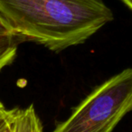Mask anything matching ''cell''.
Masks as SVG:
<instances>
[{"label": "cell", "instance_id": "cell-1", "mask_svg": "<svg viewBox=\"0 0 132 132\" xmlns=\"http://www.w3.org/2000/svg\"><path fill=\"white\" fill-rule=\"evenodd\" d=\"M0 15L22 43L53 52L83 44L114 19L103 0H0Z\"/></svg>", "mask_w": 132, "mask_h": 132}, {"label": "cell", "instance_id": "cell-2", "mask_svg": "<svg viewBox=\"0 0 132 132\" xmlns=\"http://www.w3.org/2000/svg\"><path fill=\"white\" fill-rule=\"evenodd\" d=\"M132 111V67L97 86L53 132H113Z\"/></svg>", "mask_w": 132, "mask_h": 132}, {"label": "cell", "instance_id": "cell-3", "mask_svg": "<svg viewBox=\"0 0 132 132\" xmlns=\"http://www.w3.org/2000/svg\"><path fill=\"white\" fill-rule=\"evenodd\" d=\"M21 40L0 15V72L16 58Z\"/></svg>", "mask_w": 132, "mask_h": 132}, {"label": "cell", "instance_id": "cell-4", "mask_svg": "<svg viewBox=\"0 0 132 132\" xmlns=\"http://www.w3.org/2000/svg\"><path fill=\"white\" fill-rule=\"evenodd\" d=\"M14 132H43V125L34 105L13 109Z\"/></svg>", "mask_w": 132, "mask_h": 132}, {"label": "cell", "instance_id": "cell-5", "mask_svg": "<svg viewBox=\"0 0 132 132\" xmlns=\"http://www.w3.org/2000/svg\"><path fill=\"white\" fill-rule=\"evenodd\" d=\"M12 119V110H3L0 112V132H4Z\"/></svg>", "mask_w": 132, "mask_h": 132}, {"label": "cell", "instance_id": "cell-6", "mask_svg": "<svg viewBox=\"0 0 132 132\" xmlns=\"http://www.w3.org/2000/svg\"><path fill=\"white\" fill-rule=\"evenodd\" d=\"M4 132H14V128H13V113H12L11 121H10V123L8 124V126L6 127V128L5 129Z\"/></svg>", "mask_w": 132, "mask_h": 132}, {"label": "cell", "instance_id": "cell-7", "mask_svg": "<svg viewBox=\"0 0 132 132\" xmlns=\"http://www.w3.org/2000/svg\"><path fill=\"white\" fill-rule=\"evenodd\" d=\"M120 1L124 3V4L132 11V0H120Z\"/></svg>", "mask_w": 132, "mask_h": 132}, {"label": "cell", "instance_id": "cell-8", "mask_svg": "<svg viewBox=\"0 0 132 132\" xmlns=\"http://www.w3.org/2000/svg\"><path fill=\"white\" fill-rule=\"evenodd\" d=\"M3 110H5V107H4V105H3V103L0 101V112L2 111Z\"/></svg>", "mask_w": 132, "mask_h": 132}]
</instances>
